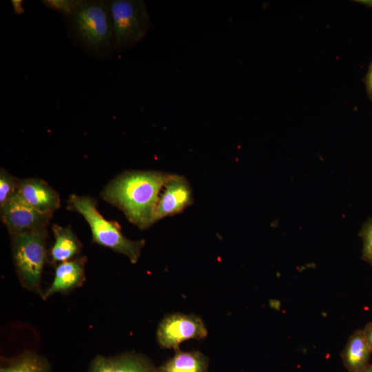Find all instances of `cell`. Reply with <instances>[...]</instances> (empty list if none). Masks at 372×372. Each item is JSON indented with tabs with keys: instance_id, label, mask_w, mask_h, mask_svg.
Listing matches in <instances>:
<instances>
[{
	"instance_id": "22",
	"label": "cell",
	"mask_w": 372,
	"mask_h": 372,
	"mask_svg": "<svg viewBox=\"0 0 372 372\" xmlns=\"http://www.w3.org/2000/svg\"><path fill=\"white\" fill-rule=\"evenodd\" d=\"M11 2L15 14H21L24 12V9L22 6L23 1L12 0Z\"/></svg>"
},
{
	"instance_id": "8",
	"label": "cell",
	"mask_w": 372,
	"mask_h": 372,
	"mask_svg": "<svg viewBox=\"0 0 372 372\" xmlns=\"http://www.w3.org/2000/svg\"><path fill=\"white\" fill-rule=\"evenodd\" d=\"M191 187L183 176L172 174L164 186L154 214V222L180 213L192 203Z\"/></svg>"
},
{
	"instance_id": "25",
	"label": "cell",
	"mask_w": 372,
	"mask_h": 372,
	"mask_svg": "<svg viewBox=\"0 0 372 372\" xmlns=\"http://www.w3.org/2000/svg\"><path fill=\"white\" fill-rule=\"evenodd\" d=\"M369 263L372 265V260L369 262Z\"/></svg>"
},
{
	"instance_id": "15",
	"label": "cell",
	"mask_w": 372,
	"mask_h": 372,
	"mask_svg": "<svg viewBox=\"0 0 372 372\" xmlns=\"http://www.w3.org/2000/svg\"><path fill=\"white\" fill-rule=\"evenodd\" d=\"M112 361L114 372H158L147 358L135 352L120 354Z\"/></svg>"
},
{
	"instance_id": "10",
	"label": "cell",
	"mask_w": 372,
	"mask_h": 372,
	"mask_svg": "<svg viewBox=\"0 0 372 372\" xmlns=\"http://www.w3.org/2000/svg\"><path fill=\"white\" fill-rule=\"evenodd\" d=\"M86 260L87 258L82 256L58 264L52 282L41 298L47 300L54 294L68 293L81 287L85 280Z\"/></svg>"
},
{
	"instance_id": "3",
	"label": "cell",
	"mask_w": 372,
	"mask_h": 372,
	"mask_svg": "<svg viewBox=\"0 0 372 372\" xmlns=\"http://www.w3.org/2000/svg\"><path fill=\"white\" fill-rule=\"evenodd\" d=\"M68 202L70 207L87 222L94 242L126 256L133 264L137 262L145 240H131L125 237L117 224L107 220L99 213L92 198L73 194Z\"/></svg>"
},
{
	"instance_id": "4",
	"label": "cell",
	"mask_w": 372,
	"mask_h": 372,
	"mask_svg": "<svg viewBox=\"0 0 372 372\" xmlns=\"http://www.w3.org/2000/svg\"><path fill=\"white\" fill-rule=\"evenodd\" d=\"M47 231L19 234L12 236L14 265L21 285L41 293L42 273L47 260Z\"/></svg>"
},
{
	"instance_id": "1",
	"label": "cell",
	"mask_w": 372,
	"mask_h": 372,
	"mask_svg": "<svg viewBox=\"0 0 372 372\" xmlns=\"http://www.w3.org/2000/svg\"><path fill=\"white\" fill-rule=\"evenodd\" d=\"M172 174L158 171H129L116 177L101 197L120 209L141 229L155 223L159 193Z\"/></svg>"
},
{
	"instance_id": "13",
	"label": "cell",
	"mask_w": 372,
	"mask_h": 372,
	"mask_svg": "<svg viewBox=\"0 0 372 372\" xmlns=\"http://www.w3.org/2000/svg\"><path fill=\"white\" fill-rule=\"evenodd\" d=\"M209 359L197 351L176 350L174 355L157 367L158 372H208Z\"/></svg>"
},
{
	"instance_id": "20",
	"label": "cell",
	"mask_w": 372,
	"mask_h": 372,
	"mask_svg": "<svg viewBox=\"0 0 372 372\" xmlns=\"http://www.w3.org/2000/svg\"><path fill=\"white\" fill-rule=\"evenodd\" d=\"M364 82L368 96L372 100V61L370 63Z\"/></svg>"
},
{
	"instance_id": "14",
	"label": "cell",
	"mask_w": 372,
	"mask_h": 372,
	"mask_svg": "<svg viewBox=\"0 0 372 372\" xmlns=\"http://www.w3.org/2000/svg\"><path fill=\"white\" fill-rule=\"evenodd\" d=\"M0 372H50V366L44 358L28 351L1 366Z\"/></svg>"
},
{
	"instance_id": "9",
	"label": "cell",
	"mask_w": 372,
	"mask_h": 372,
	"mask_svg": "<svg viewBox=\"0 0 372 372\" xmlns=\"http://www.w3.org/2000/svg\"><path fill=\"white\" fill-rule=\"evenodd\" d=\"M17 193L31 207L43 214H52L60 207L59 194L41 179L21 180Z\"/></svg>"
},
{
	"instance_id": "6",
	"label": "cell",
	"mask_w": 372,
	"mask_h": 372,
	"mask_svg": "<svg viewBox=\"0 0 372 372\" xmlns=\"http://www.w3.org/2000/svg\"><path fill=\"white\" fill-rule=\"evenodd\" d=\"M207 329L202 318L194 314L174 313L166 316L159 323L156 338L163 349H180V344L189 339L202 340Z\"/></svg>"
},
{
	"instance_id": "19",
	"label": "cell",
	"mask_w": 372,
	"mask_h": 372,
	"mask_svg": "<svg viewBox=\"0 0 372 372\" xmlns=\"http://www.w3.org/2000/svg\"><path fill=\"white\" fill-rule=\"evenodd\" d=\"M90 372H114L112 358L97 355L90 364Z\"/></svg>"
},
{
	"instance_id": "12",
	"label": "cell",
	"mask_w": 372,
	"mask_h": 372,
	"mask_svg": "<svg viewBox=\"0 0 372 372\" xmlns=\"http://www.w3.org/2000/svg\"><path fill=\"white\" fill-rule=\"evenodd\" d=\"M52 231L54 242L51 248L50 256L54 264L74 259L81 250V243L70 227L54 225Z\"/></svg>"
},
{
	"instance_id": "17",
	"label": "cell",
	"mask_w": 372,
	"mask_h": 372,
	"mask_svg": "<svg viewBox=\"0 0 372 372\" xmlns=\"http://www.w3.org/2000/svg\"><path fill=\"white\" fill-rule=\"evenodd\" d=\"M81 0H43L48 8L59 12L64 17L72 14L81 3Z\"/></svg>"
},
{
	"instance_id": "21",
	"label": "cell",
	"mask_w": 372,
	"mask_h": 372,
	"mask_svg": "<svg viewBox=\"0 0 372 372\" xmlns=\"http://www.w3.org/2000/svg\"><path fill=\"white\" fill-rule=\"evenodd\" d=\"M362 331L366 340L372 349V322L366 324Z\"/></svg>"
},
{
	"instance_id": "5",
	"label": "cell",
	"mask_w": 372,
	"mask_h": 372,
	"mask_svg": "<svg viewBox=\"0 0 372 372\" xmlns=\"http://www.w3.org/2000/svg\"><path fill=\"white\" fill-rule=\"evenodd\" d=\"M115 52L130 48L138 43L152 28L147 6L143 0L108 1Z\"/></svg>"
},
{
	"instance_id": "23",
	"label": "cell",
	"mask_w": 372,
	"mask_h": 372,
	"mask_svg": "<svg viewBox=\"0 0 372 372\" xmlns=\"http://www.w3.org/2000/svg\"><path fill=\"white\" fill-rule=\"evenodd\" d=\"M357 1L368 7H372V0H359Z\"/></svg>"
},
{
	"instance_id": "16",
	"label": "cell",
	"mask_w": 372,
	"mask_h": 372,
	"mask_svg": "<svg viewBox=\"0 0 372 372\" xmlns=\"http://www.w3.org/2000/svg\"><path fill=\"white\" fill-rule=\"evenodd\" d=\"M20 180L9 174L5 169H1L0 207H2L17 192Z\"/></svg>"
},
{
	"instance_id": "7",
	"label": "cell",
	"mask_w": 372,
	"mask_h": 372,
	"mask_svg": "<svg viewBox=\"0 0 372 372\" xmlns=\"http://www.w3.org/2000/svg\"><path fill=\"white\" fill-rule=\"evenodd\" d=\"M52 216L36 210L17 192L1 207V220L11 236L46 231Z\"/></svg>"
},
{
	"instance_id": "18",
	"label": "cell",
	"mask_w": 372,
	"mask_h": 372,
	"mask_svg": "<svg viewBox=\"0 0 372 372\" xmlns=\"http://www.w3.org/2000/svg\"><path fill=\"white\" fill-rule=\"evenodd\" d=\"M361 236L363 240L362 258L369 262L372 260V220L364 227Z\"/></svg>"
},
{
	"instance_id": "2",
	"label": "cell",
	"mask_w": 372,
	"mask_h": 372,
	"mask_svg": "<svg viewBox=\"0 0 372 372\" xmlns=\"http://www.w3.org/2000/svg\"><path fill=\"white\" fill-rule=\"evenodd\" d=\"M74 43L96 59H109L114 50V37L108 1L81 0L76 10L65 17Z\"/></svg>"
},
{
	"instance_id": "24",
	"label": "cell",
	"mask_w": 372,
	"mask_h": 372,
	"mask_svg": "<svg viewBox=\"0 0 372 372\" xmlns=\"http://www.w3.org/2000/svg\"><path fill=\"white\" fill-rule=\"evenodd\" d=\"M362 372H372V364H369L365 369Z\"/></svg>"
},
{
	"instance_id": "11",
	"label": "cell",
	"mask_w": 372,
	"mask_h": 372,
	"mask_svg": "<svg viewBox=\"0 0 372 372\" xmlns=\"http://www.w3.org/2000/svg\"><path fill=\"white\" fill-rule=\"evenodd\" d=\"M372 349L362 329L355 331L341 353L342 362L349 372H362L369 365Z\"/></svg>"
}]
</instances>
